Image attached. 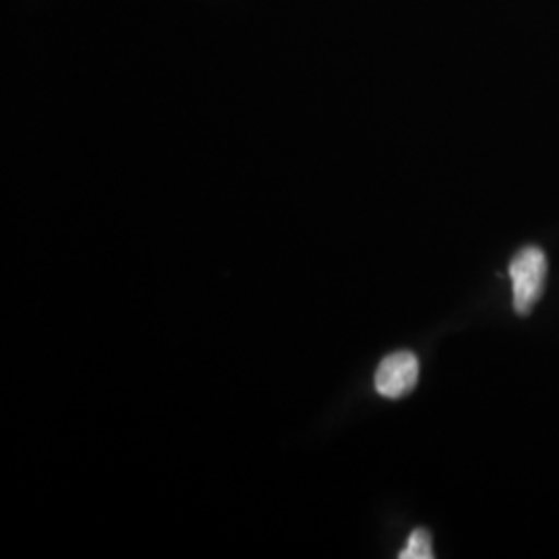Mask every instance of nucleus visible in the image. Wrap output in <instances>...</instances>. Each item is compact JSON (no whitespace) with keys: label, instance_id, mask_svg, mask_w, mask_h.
<instances>
[{"label":"nucleus","instance_id":"7ed1b4c3","mask_svg":"<svg viewBox=\"0 0 559 559\" xmlns=\"http://www.w3.org/2000/svg\"><path fill=\"white\" fill-rule=\"evenodd\" d=\"M433 558V545L431 535L425 528H417L408 540L406 547L400 551V559H431Z\"/></svg>","mask_w":559,"mask_h":559},{"label":"nucleus","instance_id":"f03ea898","mask_svg":"<svg viewBox=\"0 0 559 559\" xmlns=\"http://www.w3.org/2000/svg\"><path fill=\"white\" fill-rule=\"evenodd\" d=\"M420 362L415 353L400 350L381 360L376 373V390L388 400L408 396L419 381Z\"/></svg>","mask_w":559,"mask_h":559},{"label":"nucleus","instance_id":"f257e3e1","mask_svg":"<svg viewBox=\"0 0 559 559\" xmlns=\"http://www.w3.org/2000/svg\"><path fill=\"white\" fill-rule=\"evenodd\" d=\"M547 260L539 247H526L510 263V278L514 293V309L519 316H528L543 295Z\"/></svg>","mask_w":559,"mask_h":559}]
</instances>
